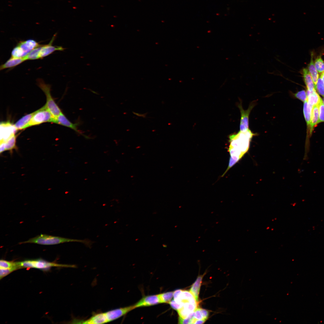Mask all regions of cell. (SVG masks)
I'll return each instance as SVG.
<instances>
[{
    "mask_svg": "<svg viewBox=\"0 0 324 324\" xmlns=\"http://www.w3.org/2000/svg\"><path fill=\"white\" fill-rule=\"evenodd\" d=\"M169 304L173 309L176 310L180 309L183 306L182 304L177 303L174 299L171 301Z\"/></svg>",
    "mask_w": 324,
    "mask_h": 324,
    "instance_id": "30",
    "label": "cell"
},
{
    "mask_svg": "<svg viewBox=\"0 0 324 324\" xmlns=\"http://www.w3.org/2000/svg\"><path fill=\"white\" fill-rule=\"evenodd\" d=\"M256 104L255 101L250 103L248 109H243L241 103L238 105L241 113L240 131H244L249 129V117L250 113Z\"/></svg>",
    "mask_w": 324,
    "mask_h": 324,
    "instance_id": "7",
    "label": "cell"
},
{
    "mask_svg": "<svg viewBox=\"0 0 324 324\" xmlns=\"http://www.w3.org/2000/svg\"><path fill=\"white\" fill-rule=\"evenodd\" d=\"M133 112V113L134 114L136 115V116H140V117L142 116V117H143L144 118H145L146 117V114H147V113H146L144 114H139V113H135V112Z\"/></svg>",
    "mask_w": 324,
    "mask_h": 324,
    "instance_id": "35",
    "label": "cell"
},
{
    "mask_svg": "<svg viewBox=\"0 0 324 324\" xmlns=\"http://www.w3.org/2000/svg\"><path fill=\"white\" fill-rule=\"evenodd\" d=\"M16 270L14 268H0V279L7 276L12 272Z\"/></svg>",
    "mask_w": 324,
    "mask_h": 324,
    "instance_id": "29",
    "label": "cell"
},
{
    "mask_svg": "<svg viewBox=\"0 0 324 324\" xmlns=\"http://www.w3.org/2000/svg\"><path fill=\"white\" fill-rule=\"evenodd\" d=\"M319 118L318 123L324 122V104L321 99L318 105Z\"/></svg>",
    "mask_w": 324,
    "mask_h": 324,
    "instance_id": "27",
    "label": "cell"
},
{
    "mask_svg": "<svg viewBox=\"0 0 324 324\" xmlns=\"http://www.w3.org/2000/svg\"><path fill=\"white\" fill-rule=\"evenodd\" d=\"M37 81L38 86L46 96V102L45 105L54 118L57 117L62 112L51 95L50 85L46 84L41 79H38Z\"/></svg>",
    "mask_w": 324,
    "mask_h": 324,
    "instance_id": "4",
    "label": "cell"
},
{
    "mask_svg": "<svg viewBox=\"0 0 324 324\" xmlns=\"http://www.w3.org/2000/svg\"><path fill=\"white\" fill-rule=\"evenodd\" d=\"M35 112V111L27 114L19 120L14 124L16 130H22L28 128V124Z\"/></svg>",
    "mask_w": 324,
    "mask_h": 324,
    "instance_id": "15",
    "label": "cell"
},
{
    "mask_svg": "<svg viewBox=\"0 0 324 324\" xmlns=\"http://www.w3.org/2000/svg\"><path fill=\"white\" fill-rule=\"evenodd\" d=\"M319 118L318 105L313 106L311 113L310 135H311L314 127L318 124Z\"/></svg>",
    "mask_w": 324,
    "mask_h": 324,
    "instance_id": "21",
    "label": "cell"
},
{
    "mask_svg": "<svg viewBox=\"0 0 324 324\" xmlns=\"http://www.w3.org/2000/svg\"><path fill=\"white\" fill-rule=\"evenodd\" d=\"M52 122L69 128L85 138H88V137L82 134L78 129V126L79 124L78 123H74L71 122L62 112L57 117L54 118Z\"/></svg>",
    "mask_w": 324,
    "mask_h": 324,
    "instance_id": "9",
    "label": "cell"
},
{
    "mask_svg": "<svg viewBox=\"0 0 324 324\" xmlns=\"http://www.w3.org/2000/svg\"><path fill=\"white\" fill-rule=\"evenodd\" d=\"M56 36V34H55L48 44L41 45L40 46L39 54V59L46 56L56 51H63L65 49L62 46H54L52 45Z\"/></svg>",
    "mask_w": 324,
    "mask_h": 324,
    "instance_id": "10",
    "label": "cell"
},
{
    "mask_svg": "<svg viewBox=\"0 0 324 324\" xmlns=\"http://www.w3.org/2000/svg\"><path fill=\"white\" fill-rule=\"evenodd\" d=\"M315 89L319 94L324 97V82L320 77L318 80Z\"/></svg>",
    "mask_w": 324,
    "mask_h": 324,
    "instance_id": "26",
    "label": "cell"
},
{
    "mask_svg": "<svg viewBox=\"0 0 324 324\" xmlns=\"http://www.w3.org/2000/svg\"><path fill=\"white\" fill-rule=\"evenodd\" d=\"M322 100H323V104H324V98H323V99H322Z\"/></svg>",
    "mask_w": 324,
    "mask_h": 324,
    "instance_id": "37",
    "label": "cell"
},
{
    "mask_svg": "<svg viewBox=\"0 0 324 324\" xmlns=\"http://www.w3.org/2000/svg\"><path fill=\"white\" fill-rule=\"evenodd\" d=\"M135 308L134 305H131L111 310L106 312V313L110 322L116 320L126 314Z\"/></svg>",
    "mask_w": 324,
    "mask_h": 324,
    "instance_id": "11",
    "label": "cell"
},
{
    "mask_svg": "<svg viewBox=\"0 0 324 324\" xmlns=\"http://www.w3.org/2000/svg\"><path fill=\"white\" fill-rule=\"evenodd\" d=\"M18 269L34 268L46 271L53 267L74 268L75 265L59 264L46 261L41 259L27 260L16 262Z\"/></svg>",
    "mask_w": 324,
    "mask_h": 324,
    "instance_id": "3",
    "label": "cell"
},
{
    "mask_svg": "<svg viewBox=\"0 0 324 324\" xmlns=\"http://www.w3.org/2000/svg\"><path fill=\"white\" fill-rule=\"evenodd\" d=\"M206 321L205 320H196L194 324H202Z\"/></svg>",
    "mask_w": 324,
    "mask_h": 324,
    "instance_id": "34",
    "label": "cell"
},
{
    "mask_svg": "<svg viewBox=\"0 0 324 324\" xmlns=\"http://www.w3.org/2000/svg\"><path fill=\"white\" fill-rule=\"evenodd\" d=\"M54 117L44 105L35 111L29 123L28 127L46 122H52Z\"/></svg>",
    "mask_w": 324,
    "mask_h": 324,
    "instance_id": "6",
    "label": "cell"
},
{
    "mask_svg": "<svg viewBox=\"0 0 324 324\" xmlns=\"http://www.w3.org/2000/svg\"><path fill=\"white\" fill-rule=\"evenodd\" d=\"M194 316L197 320H205L203 318L199 308H197L194 311Z\"/></svg>",
    "mask_w": 324,
    "mask_h": 324,
    "instance_id": "31",
    "label": "cell"
},
{
    "mask_svg": "<svg viewBox=\"0 0 324 324\" xmlns=\"http://www.w3.org/2000/svg\"><path fill=\"white\" fill-rule=\"evenodd\" d=\"M255 135V134L248 129L246 130L240 131L237 134L230 135L228 151L230 158L228 167L222 176L247 152L249 148L250 142Z\"/></svg>",
    "mask_w": 324,
    "mask_h": 324,
    "instance_id": "1",
    "label": "cell"
},
{
    "mask_svg": "<svg viewBox=\"0 0 324 324\" xmlns=\"http://www.w3.org/2000/svg\"><path fill=\"white\" fill-rule=\"evenodd\" d=\"M0 142H4L15 134L17 130L14 124L9 122H1Z\"/></svg>",
    "mask_w": 324,
    "mask_h": 324,
    "instance_id": "8",
    "label": "cell"
},
{
    "mask_svg": "<svg viewBox=\"0 0 324 324\" xmlns=\"http://www.w3.org/2000/svg\"><path fill=\"white\" fill-rule=\"evenodd\" d=\"M320 77L324 82V71L321 73Z\"/></svg>",
    "mask_w": 324,
    "mask_h": 324,
    "instance_id": "36",
    "label": "cell"
},
{
    "mask_svg": "<svg viewBox=\"0 0 324 324\" xmlns=\"http://www.w3.org/2000/svg\"><path fill=\"white\" fill-rule=\"evenodd\" d=\"M0 268H14L16 270L19 269L16 262L8 261L4 260H1L0 261Z\"/></svg>",
    "mask_w": 324,
    "mask_h": 324,
    "instance_id": "24",
    "label": "cell"
},
{
    "mask_svg": "<svg viewBox=\"0 0 324 324\" xmlns=\"http://www.w3.org/2000/svg\"><path fill=\"white\" fill-rule=\"evenodd\" d=\"M16 137L17 135L15 134L4 142L6 151H9L11 154H12L14 149L17 150L16 146Z\"/></svg>",
    "mask_w": 324,
    "mask_h": 324,
    "instance_id": "22",
    "label": "cell"
},
{
    "mask_svg": "<svg viewBox=\"0 0 324 324\" xmlns=\"http://www.w3.org/2000/svg\"><path fill=\"white\" fill-rule=\"evenodd\" d=\"M0 149L1 154L4 151H6L4 142H0Z\"/></svg>",
    "mask_w": 324,
    "mask_h": 324,
    "instance_id": "33",
    "label": "cell"
},
{
    "mask_svg": "<svg viewBox=\"0 0 324 324\" xmlns=\"http://www.w3.org/2000/svg\"><path fill=\"white\" fill-rule=\"evenodd\" d=\"M25 61L24 58H17L11 57L5 62L0 66V70L12 68L20 64Z\"/></svg>",
    "mask_w": 324,
    "mask_h": 324,
    "instance_id": "17",
    "label": "cell"
},
{
    "mask_svg": "<svg viewBox=\"0 0 324 324\" xmlns=\"http://www.w3.org/2000/svg\"><path fill=\"white\" fill-rule=\"evenodd\" d=\"M297 99L304 102L307 99V93L304 90H302L293 94Z\"/></svg>",
    "mask_w": 324,
    "mask_h": 324,
    "instance_id": "28",
    "label": "cell"
},
{
    "mask_svg": "<svg viewBox=\"0 0 324 324\" xmlns=\"http://www.w3.org/2000/svg\"><path fill=\"white\" fill-rule=\"evenodd\" d=\"M40 45L36 40L32 39L20 41L12 50L11 57L24 58L32 50Z\"/></svg>",
    "mask_w": 324,
    "mask_h": 324,
    "instance_id": "5",
    "label": "cell"
},
{
    "mask_svg": "<svg viewBox=\"0 0 324 324\" xmlns=\"http://www.w3.org/2000/svg\"><path fill=\"white\" fill-rule=\"evenodd\" d=\"M199 309L202 314L204 320H206L208 316L209 313L208 311L199 308Z\"/></svg>",
    "mask_w": 324,
    "mask_h": 324,
    "instance_id": "32",
    "label": "cell"
},
{
    "mask_svg": "<svg viewBox=\"0 0 324 324\" xmlns=\"http://www.w3.org/2000/svg\"><path fill=\"white\" fill-rule=\"evenodd\" d=\"M82 322L81 323L89 324H103L109 322L106 312L96 314L88 319Z\"/></svg>",
    "mask_w": 324,
    "mask_h": 324,
    "instance_id": "13",
    "label": "cell"
},
{
    "mask_svg": "<svg viewBox=\"0 0 324 324\" xmlns=\"http://www.w3.org/2000/svg\"><path fill=\"white\" fill-rule=\"evenodd\" d=\"M313 55L314 54L313 52H311V54L310 62L308 65L307 68L311 76L315 85V88L316 84L319 78V76L318 72L315 66L314 61L313 59Z\"/></svg>",
    "mask_w": 324,
    "mask_h": 324,
    "instance_id": "16",
    "label": "cell"
},
{
    "mask_svg": "<svg viewBox=\"0 0 324 324\" xmlns=\"http://www.w3.org/2000/svg\"><path fill=\"white\" fill-rule=\"evenodd\" d=\"M71 242L81 243L89 248L91 247L93 243V242L88 239L80 240L71 239L41 234L21 243H32L44 245H51Z\"/></svg>",
    "mask_w": 324,
    "mask_h": 324,
    "instance_id": "2",
    "label": "cell"
},
{
    "mask_svg": "<svg viewBox=\"0 0 324 324\" xmlns=\"http://www.w3.org/2000/svg\"><path fill=\"white\" fill-rule=\"evenodd\" d=\"M307 100L308 103L311 106L318 105L322 99L316 92L315 89L311 92L307 91Z\"/></svg>",
    "mask_w": 324,
    "mask_h": 324,
    "instance_id": "20",
    "label": "cell"
},
{
    "mask_svg": "<svg viewBox=\"0 0 324 324\" xmlns=\"http://www.w3.org/2000/svg\"><path fill=\"white\" fill-rule=\"evenodd\" d=\"M160 303L158 295L144 296L134 305L135 308L152 306Z\"/></svg>",
    "mask_w": 324,
    "mask_h": 324,
    "instance_id": "12",
    "label": "cell"
},
{
    "mask_svg": "<svg viewBox=\"0 0 324 324\" xmlns=\"http://www.w3.org/2000/svg\"><path fill=\"white\" fill-rule=\"evenodd\" d=\"M312 108L313 106L308 103L307 99L304 102L303 113L307 123L308 129H310V130Z\"/></svg>",
    "mask_w": 324,
    "mask_h": 324,
    "instance_id": "18",
    "label": "cell"
},
{
    "mask_svg": "<svg viewBox=\"0 0 324 324\" xmlns=\"http://www.w3.org/2000/svg\"><path fill=\"white\" fill-rule=\"evenodd\" d=\"M301 73L302 75L303 80L306 85L307 91L311 92L315 89V86L313 80L307 68H303L302 70Z\"/></svg>",
    "mask_w": 324,
    "mask_h": 324,
    "instance_id": "14",
    "label": "cell"
},
{
    "mask_svg": "<svg viewBox=\"0 0 324 324\" xmlns=\"http://www.w3.org/2000/svg\"><path fill=\"white\" fill-rule=\"evenodd\" d=\"M315 68L318 72L321 73L324 71V61L321 55L318 56L314 61Z\"/></svg>",
    "mask_w": 324,
    "mask_h": 324,
    "instance_id": "25",
    "label": "cell"
},
{
    "mask_svg": "<svg viewBox=\"0 0 324 324\" xmlns=\"http://www.w3.org/2000/svg\"><path fill=\"white\" fill-rule=\"evenodd\" d=\"M203 276V275L199 276L190 290V291L194 296L197 302H198L199 292Z\"/></svg>",
    "mask_w": 324,
    "mask_h": 324,
    "instance_id": "19",
    "label": "cell"
},
{
    "mask_svg": "<svg viewBox=\"0 0 324 324\" xmlns=\"http://www.w3.org/2000/svg\"><path fill=\"white\" fill-rule=\"evenodd\" d=\"M174 292H169L158 294L160 303H169L173 297Z\"/></svg>",
    "mask_w": 324,
    "mask_h": 324,
    "instance_id": "23",
    "label": "cell"
}]
</instances>
